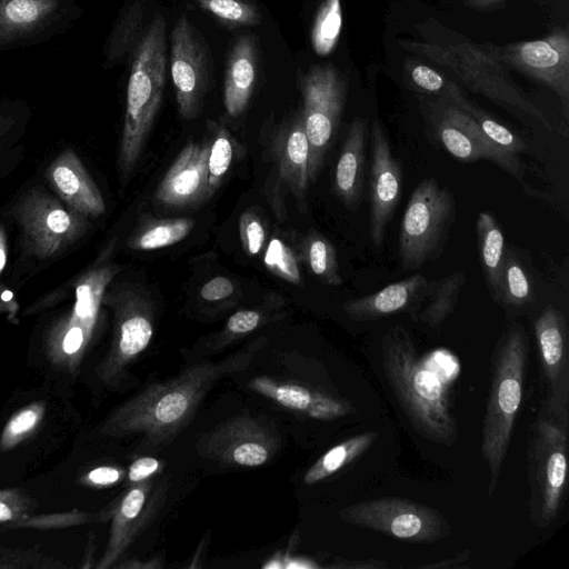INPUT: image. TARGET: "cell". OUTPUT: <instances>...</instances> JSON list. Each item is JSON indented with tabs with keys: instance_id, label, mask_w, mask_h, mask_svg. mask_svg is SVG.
Returning a JSON list of instances; mask_svg holds the SVG:
<instances>
[{
	"instance_id": "obj_1",
	"label": "cell",
	"mask_w": 569,
	"mask_h": 569,
	"mask_svg": "<svg viewBox=\"0 0 569 569\" xmlns=\"http://www.w3.org/2000/svg\"><path fill=\"white\" fill-rule=\"evenodd\" d=\"M266 341L260 337L221 360L200 361L171 379L147 386L118 406L102 422L99 433L114 438L138 436L142 450L168 446L191 422L212 387L246 370Z\"/></svg>"
},
{
	"instance_id": "obj_2",
	"label": "cell",
	"mask_w": 569,
	"mask_h": 569,
	"mask_svg": "<svg viewBox=\"0 0 569 569\" xmlns=\"http://www.w3.org/2000/svg\"><path fill=\"white\" fill-rule=\"evenodd\" d=\"M385 376L408 421L421 437L445 446L458 439L446 378L419 356L410 335L393 326L381 342Z\"/></svg>"
},
{
	"instance_id": "obj_3",
	"label": "cell",
	"mask_w": 569,
	"mask_h": 569,
	"mask_svg": "<svg viewBox=\"0 0 569 569\" xmlns=\"http://www.w3.org/2000/svg\"><path fill=\"white\" fill-rule=\"evenodd\" d=\"M527 366V335L521 326L513 325L501 337L492 357L491 386L482 425L480 452L488 467L489 497L496 490L508 453L522 401Z\"/></svg>"
},
{
	"instance_id": "obj_4",
	"label": "cell",
	"mask_w": 569,
	"mask_h": 569,
	"mask_svg": "<svg viewBox=\"0 0 569 569\" xmlns=\"http://www.w3.org/2000/svg\"><path fill=\"white\" fill-rule=\"evenodd\" d=\"M166 49V20L157 14L132 52L118 157L122 181L128 180L136 168L162 103Z\"/></svg>"
},
{
	"instance_id": "obj_5",
	"label": "cell",
	"mask_w": 569,
	"mask_h": 569,
	"mask_svg": "<svg viewBox=\"0 0 569 569\" xmlns=\"http://www.w3.org/2000/svg\"><path fill=\"white\" fill-rule=\"evenodd\" d=\"M400 46L439 67L456 83L509 110H515L553 131L556 128L510 77L506 66L488 49L472 42L401 40Z\"/></svg>"
},
{
	"instance_id": "obj_6",
	"label": "cell",
	"mask_w": 569,
	"mask_h": 569,
	"mask_svg": "<svg viewBox=\"0 0 569 569\" xmlns=\"http://www.w3.org/2000/svg\"><path fill=\"white\" fill-rule=\"evenodd\" d=\"M455 217L453 196L438 180L427 178L415 188L406 206L398 239L405 270H418L441 252Z\"/></svg>"
},
{
	"instance_id": "obj_7",
	"label": "cell",
	"mask_w": 569,
	"mask_h": 569,
	"mask_svg": "<svg viewBox=\"0 0 569 569\" xmlns=\"http://www.w3.org/2000/svg\"><path fill=\"white\" fill-rule=\"evenodd\" d=\"M568 422L539 418L529 448L530 518L549 527L562 508L568 483Z\"/></svg>"
},
{
	"instance_id": "obj_8",
	"label": "cell",
	"mask_w": 569,
	"mask_h": 569,
	"mask_svg": "<svg viewBox=\"0 0 569 569\" xmlns=\"http://www.w3.org/2000/svg\"><path fill=\"white\" fill-rule=\"evenodd\" d=\"M28 256L50 259L78 241L89 229L88 218L63 206L39 187L22 193L11 208Z\"/></svg>"
},
{
	"instance_id": "obj_9",
	"label": "cell",
	"mask_w": 569,
	"mask_h": 569,
	"mask_svg": "<svg viewBox=\"0 0 569 569\" xmlns=\"http://www.w3.org/2000/svg\"><path fill=\"white\" fill-rule=\"evenodd\" d=\"M102 305L113 311V337L94 373L101 383L114 387L149 346L153 336L154 312L149 298L127 284L107 290Z\"/></svg>"
},
{
	"instance_id": "obj_10",
	"label": "cell",
	"mask_w": 569,
	"mask_h": 569,
	"mask_svg": "<svg viewBox=\"0 0 569 569\" xmlns=\"http://www.w3.org/2000/svg\"><path fill=\"white\" fill-rule=\"evenodd\" d=\"M341 520L410 543H431L449 537L452 528L437 509L400 497L356 502L338 511Z\"/></svg>"
},
{
	"instance_id": "obj_11",
	"label": "cell",
	"mask_w": 569,
	"mask_h": 569,
	"mask_svg": "<svg viewBox=\"0 0 569 569\" xmlns=\"http://www.w3.org/2000/svg\"><path fill=\"white\" fill-rule=\"evenodd\" d=\"M302 116L309 141V180L319 176L343 111L347 83L331 63L311 67L300 78Z\"/></svg>"
},
{
	"instance_id": "obj_12",
	"label": "cell",
	"mask_w": 569,
	"mask_h": 569,
	"mask_svg": "<svg viewBox=\"0 0 569 569\" xmlns=\"http://www.w3.org/2000/svg\"><path fill=\"white\" fill-rule=\"evenodd\" d=\"M429 128L438 141L453 158L463 162L488 160L523 181L522 163L518 156L490 141L478 124L456 103L445 96L427 101Z\"/></svg>"
},
{
	"instance_id": "obj_13",
	"label": "cell",
	"mask_w": 569,
	"mask_h": 569,
	"mask_svg": "<svg viewBox=\"0 0 569 569\" xmlns=\"http://www.w3.org/2000/svg\"><path fill=\"white\" fill-rule=\"evenodd\" d=\"M276 429L249 416L222 421L197 441L198 455L224 467H259L280 449Z\"/></svg>"
},
{
	"instance_id": "obj_14",
	"label": "cell",
	"mask_w": 569,
	"mask_h": 569,
	"mask_svg": "<svg viewBox=\"0 0 569 569\" xmlns=\"http://www.w3.org/2000/svg\"><path fill=\"white\" fill-rule=\"evenodd\" d=\"M487 47L505 66L552 90L568 108L569 33L566 28L542 39Z\"/></svg>"
},
{
	"instance_id": "obj_15",
	"label": "cell",
	"mask_w": 569,
	"mask_h": 569,
	"mask_svg": "<svg viewBox=\"0 0 569 569\" xmlns=\"http://www.w3.org/2000/svg\"><path fill=\"white\" fill-rule=\"evenodd\" d=\"M170 59L179 114L192 120L201 112L211 72L207 47L184 14L171 32Z\"/></svg>"
},
{
	"instance_id": "obj_16",
	"label": "cell",
	"mask_w": 569,
	"mask_h": 569,
	"mask_svg": "<svg viewBox=\"0 0 569 569\" xmlns=\"http://www.w3.org/2000/svg\"><path fill=\"white\" fill-rule=\"evenodd\" d=\"M371 162L369 172V236L375 247H381L386 229L401 196L402 166L392 149L382 124L372 121L370 131Z\"/></svg>"
},
{
	"instance_id": "obj_17",
	"label": "cell",
	"mask_w": 569,
	"mask_h": 569,
	"mask_svg": "<svg viewBox=\"0 0 569 569\" xmlns=\"http://www.w3.org/2000/svg\"><path fill=\"white\" fill-rule=\"evenodd\" d=\"M535 335L547 386L548 411L568 422L569 353L563 313L547 306L535 321Z\"/></svg>"
},
{
	"instance_id": "obj_18",
	"label": "cell",
	"mask_w": 569,
	"mask_h": 569,
	"mask_svg": "<svg viewBox=\"0 0 569 569\" xmlns=\"http://www.w3.org/2000/svg\"><path fill=\"white\" fill-rule=\"evenodd\" d=\"M163 491L164 488H154L152 479L148 478L131 483L130 488L113 501L108 543L96 568L108 569L117 565L156 515Z\"/></svg>"
},
{
	"instance_id": "obj_19",
	"label": "cell",
	"mask_w": 569,
	"mask_h": 569,
	"mask_svg": "<svg viewBox=\"0 0 569 569\" xmlns=\"http://www.w3.org/2000/svg\"><path fill=\"white\" fill-rule=\"evenodd\" d=\"M214 191L208 182L207 146L188 142L160 181L156 202L169 209L199 204Z\"/></svg>"
},
{
	"instance_id": "obj_20",
	"label": "cell",
	"mask_w": 569,
	"mask_h": 569,
	"mask_svg": "<svg viewBox=\"0 0 569 569\" xmlns=\"http://www.w3.org/2000/svg\"><path fill=\"white\" fill-rule=\"evenodd\" d=\"M271 154L276 166V198L287 190L293 197L303 201L310 183L309 141L306 133L302 111L296 113L283 123L273 137Z\"/></svg>"
},
{
	"instance_id": "obj_21",
	"label": "cell",
	"mask_w": 569,
	"mask_h": 569,
	"mask_svg": "<svg viewBox=\"0 0 569 569\" xmlns=\"http://www.w3.org/2000/svg\"><path fill=\"white\" fill-rule=\"evenodd\" d=\"M248 387L278 405L312 419L333 420L355 412L348 401L302 382L259 376L251 379Z\"/></svg>"
},
{
	"instance_id": "obj_22",
	"label": "cell",
	"mask_w": 569,
	"mask_h": 569,
	"mask_svg": "<svg viewBox=\"0 0 569 569\" xmlns=\"http://www.w3.org/2000/svg\"><path fill=\"white\" fill-rule=\"evenodd\" d=\"M57 196L70 209L87 218H98L106 211L103 197L72 149L63 150L44 172Z\"/></svg>"
},
{
	"instance_id": "obj_23",
	"label": "cell",
	"mask_w": 569,
	"mask_h": 569,
	"mask_svg": "<svg viewBox=\"0 0 569 569\" xmlns=\"http://www.w3.org/2000/svg\"><path fill=\"white\" fill-rule=\"evenodd\" d=\"M429 282L422 274L415 273L375 293L347 300L342 309L353 321L376 320L406 311L423 299Z\"/></svg>"
},
{
	"instance_id": "obj_24",
	"label": "cell",
	"mask_w": 569,
	"mask_h": 569,
	"mask_svg": "<svg viewBox=\"0 0 569 569\" xmlns=\"http://www.w3.org/2000/svg\"><path fill=\"white\" fill-rule=\"evenodd\" d=\"M367 120L356 117L348 129L335 169L333 190L350 210H356L362 197L366 164Z\"/></svg>"
},
{
	"instance_id": "obj_25",
	"label": "cell",
	"mask_w": 569,
	"mask_h": 569,
	"mask_svg": "<svg viewBox=\"0 0 569 569\" xmlns=\"http://www.w3.org/2000/svg\"><path fill=\"white\" fill-rule=\"evenodd\" d=\"M258 71V51L251 34H241L231 47L224 71L223 103L227 113L242 114L253 93Z\"/></svg>"
},
{
	"instance_id": "obj_26",
	"label": "cell",
	"mask_w": 569,
	"mask_h": 569,
	"mask_svg": "<svg viewBox=\"0 0 569 569\" xmlns=\"http://www.w3.org/2000/svg\"><path fill=\"white\" fill-rule=\"evenodd\" d=\"M59 0H0V40L36 31L53 18Z\"/></svg>"
},
{
	"instance_id": "obj_27",
	"label": "cell",
	"mask_w": 569,
	"mask_h": 569,
	"mask_svg": "<svg viewBox=\"0 0 569 569\" xmlns=\"http://www.w3.org/2000/svg\"><path fill=\"white\" fill-rule=\"evenodd\" d=\"M480 264L492 298L499 301L505 260V238L493 214L487 210L477 217Z\"/></svg>"
},
{
	"instance_id": "obj_28",
	"label": "cell",
	"mask_w": 569,
	"mask_h": 569,
	"mask_svg": "<svg viewBox=\"0 0 569 569\" xmlns=\"http://www.w3.org/2000/svg\"><path fill=\"white\" fill-rule=\"evenodd\" d=\"M442 96L450 99L465 111L478 124L482 133L495 144L516 156L527 150V146L521 138L493 119L487 111L468 100L459 84L453 80H448L446 91Z\"/></svg>"
},
{
	"instance_id": "obj_29",
	"label": "cell",
	"mask_w": 569,
	"mask_h": 569,
	"mask_svg": "<svg viewBox=\"0 0 569 569\" xmlns=\"http://www.w3.org/2000/svg\"><path fill=\"white\" fill-rule=\"evenodd\" d=\"M377 438L378 432L366 431L336 445L306 471L303 483L311 486L335 475L367 451Z\"/></svg>"
},
{
	"instance_id": "obj_30",
	"label": "cell",
	"mask_w": 569,
	"mask_h": 569,
	"mask_svg": "<svg viewBox=\"0 0 569 569\" xmlns=\"http://www.w3.org/2000/svg\"><path fill=\"white\" fill-rule=\"evenodd\" d=\"M465 281L466 276L462 271L430 281L423 297L426 303L418 312V318L432 328L439 327L453 311Z\"/></svg>"
},
{
	"instance_id": "obj_31",
	"label": "cell",
	"mask_w": 569,
	"mask_h": 569,
	"mask_svg": "<svg viewBox=\"0 0 569 569\" xmlns=\"http://www.w3.org/2000/svg\"><path fill=\"white\" fill-rule=\"evenodd\" d=\"M193 226V220L189 218L153 220L141 226L127 246L139 251L169 247L184 239Z\"/></svg>"
},
{
	"instance_id": "obj_32",
	"label": "cell",
	"mask_w": 569,
	"mask_h": 569,
	"mask_svg": "<svg viewBox=\"0 0 569 569\" xmlns=\"http://www.w3.org/2000/svg\"><path fill=\"white\" fill-rule=\"evenodd\" d=\"M301 256L309 270L329 286H340V274L337 250L323 234L311 230L301 243Z\"/></svg>"
},
{
	"instance_id": "obj_33",
	"label": "cell",
	"mask_w": 569,
	"mask_h": 569,
	"mask_svg": "<svg viewBox=\"0 0 569 569\" xmlns=\"http://www.w3.org/2000/svg\"><path fill=\"white\" fill-rule=\"evenodd\" d=\"M207 146L208 182L216 191L229 171L234 157L236 140L230 132L214 121H208Z\"/></svg>"
},
{
	"instance_id": "obj_34",
	"label": "cell",
	"mask_w": 569,
	"mask_h": 569,
	"mask_svg": "<svg viewBox=\"0 0 569 569\" xmlns=\"http://www.w3.org/2000/svg\"><path fill=\"white\" fill-rule=\"evenodd\" d=\"M144 6L141 1L131 2L122 12L109 42L108 62L122 59L133 51L143 33Z\"/></svg>"
},
{
	"instance_id": "obj_35",
	"label": "cell",
	"mask_w": 569,
	"mask_h": 569,
	"mask_svg": "<svg viewBox=\"0 0 569 569\" xmlns=\"http://www.w3.org/2000/svg\"><path fill=\"white\" fill-rule=\"evenodd\" d=\"M341 28V1L323 0L311 29V44L318 56L331 53L339 40Z\"/></svg>"
},
{
	"instance_id": "obj_36",
	"label": "cell",
	"mask_w": 569,
	"mask_h": 569,
	"mask_svg": "<svg viewBox=\"0 0 569 569\" xmlns=\"http://www.w3.org/2000/svg\"><path fill=\"white\" fill-rule=\"evenodd\" d=\"M535 299V292L526 269L512 253L505 254L501 272L499 303L520 308Z\"/></svg>"
},
{
	"instance_id": "obj_37",
	"label": "cell",
	"mask_w": 569,
	"mask_h": 569,
	"mask_svg": "<svg viewBox=\"0 0 569 569\" xmlns=\"http://www.w3.org/2000/svg\"><path fill=\"white\" fill-rule=\"evenodd\" d=\"M227 28L258 26L261 14L251 0H194Z\"/></svg>"
},
{
	"instance_id": "obj_38",
	"label": "cell",
	"mask_w": 569,
	"mask_h": 569,
	"mask_svg": "<svg viewBox=\"0 0 569 569\" xmlns=\"http://www.w3.org/2000/svg\"><path fill=\"white\" fill-rule=\"evenodd\" d=\"M46 412L42 402H32L18 410L4 425L0 449L7 451L27 439L40 425Z\"/></svg>"
},
{
	"instance_id": "obj_39",
	"label": "cell",
	"mask_w": 569,
	"mask_h": 569,
	"mask_svg": "<svg viewBox=\"0 0 569 569\" xmlns=\"http://www.w3.org/2000/svg\"><path fill=\"white\" fill-rule=\"evenodd\" d=\"M269 319V312L262 309L239 310L230 316L223 329L213 339L210 348L220 350L234 340L257 330Z\"/></svg>"
},
{
	"instance_id": "obj_40",
	"label": "cell",
	"mask_w": 569,
	"mask_h": 569,
	"mask_svg": "<svg viewBox=\"0 0 569 569\" xmlns=\"http://www.w3.org/2000/svg\"><path fill=\"white\" fill-rule=\"evenodd\" d=\"M266 268L277 277L292 284L301 283L298 259L292 249L279 238H272L264 252Z\"/></svg>"
},
{
	"instance_id": "obj_41",
	"label": "cell",
	"mask_w": 569,
	"mask_h": 569,
	"mask_svg": "<svg viewBox=\"0 0 569 569\" xmlns=\"http://www.w3.org/2000/svg\"><path fill=\"white\" fill-rule=\"evenodd\" d=\"M113 510V502L99 511L98 513H89L83 511H70L53 515H31L19 527L37 528V529H52L66 528L70 526L84 525L88 522H103L111 519Z\"/></svg>"
},
{
	"instance_id": "obj_42",
	"label": "cell",
	"mask_w": 569,
	"mask_h": 569,
	"mask_svg": "<svg viewBox=\"0 0 569 569\" xmlns=\"http://www.w3.org/2000/svg\"><path fill=\"white\" fill-rule=\"evenodd\" d=\"M36 509V502L21 489H0V525L19 527Z\"/></svg>"
},
{
	"instance_id": "obj_43",
	"label": "cell",
	"mask_w": 569,
	"mask_h": 569,
	"mask_svg": "<svg viewBox=\"0 0 569 569\" xmlns=\"http://www.w3.org/2000/svg\"><path fill=\"white\" fill-rule=\"evenodd\" d=\"M1 569H57L67 568V565L58 559L33 549H12L0 546Z\"/></svg>"
},
{
	"instance_id": "obj_44",
	"label": "cell",
	"mask_w": 569,
	"mask_h": 569,
	"mask_svg": "<svg viewBox=\"0 0 569 569\" xmlns=\"http://www.w3.org/2000/svg\"><path fill=\"white\" fill-rule=\"evenodd\" d=\"M239 233L242 249L248 256H256L261 251L266 240V229L256 212L248 210L241 214Z\"/></svg>"
},
{
	"instance_id": "obj_45",
	"label": "cell",
	"mask_w": 569,
	"mask_h": 569,
	"mask_svg": "<svg viewBox=\"0 0 569 569\" xmlns=\"http://www.w3.org/2000/svg\"><path fill=\"white\" fill-rule=\"evenodd\" d=\"M410 81L423 92L442 96L449 78L428 64L411 63L408 69Z\"/></svg>"
},
{
	"instance_id": "obj_46",
	"label": "cell",
	"mask_w": 569,
	"mask_h": 569,
	"mask_svg": "<svg viewBox=\"0 0 569 569\" xmlns=\"http://www.w3.org/2000/svg\"><path fill=\"white\" fill-rule=\"evenodd\" d=\"M234 292L233 282L227 277H214L207 281L200 289V297L210 302L229 298Z\"/></svg>"
},
{
	"instance_id": "obj_47",
	"label": "cell",
	"mask_w": 569,
	"mask_h": 569,
	"mask_svg": "<svg viewBox=\"0 0 569 569\" xmlns=\"http://www.w3.org/2000/svg\"><path fill=\"white\" fill-rule=\"evenodd\" d=\"M123 471L111 466H101L91 469L82 478L81 482L93 487H106L118 482Z\"/></svg>"
},
{
	"instance_id": "obj_48",
	"label": "cell",
	"mask_w": 569,
	"mask_h": 569,
	"mask_svg": "<svg viewBox=\"0 0 569 569\" xmlns=\"http://www.w3.org/2000/svg\"><path fill=\"white\" fill-rule=\"evenodd\" d=\"M161 462L152 457H141L134 460L128 471L130 483L140 482L156 473Z\"/></svg>"
},
{
	"instance_id": "obj_49",
	"label": "cell",
	"mask_w": 569,
	"mask_h": 569,
	"mask_svg": "<svg viewBox=\"0 0 569 569\" xmlns=\"http://www.w3.org/2000/svg\"><path fill=\"white\" fill-rule=\"evenodd\" d=\"M467 7L478 11L493 10L508 0H460Z\"/></svg>"
},
{
	"instance_id": "obj_50",
	"label": "cell",
	"mask_w": 569,
	"mask_h": 569,
	"mask_svg": "<svg viewBox=\"0 0 569 569\" xmlns=\"http://www.w3.org/2000/svg\"><path fill=\"white\" fill-rule=\"evenodd\" d=\"M8 256L7 234L3 227L0 224V276L6 267Z\"/></svg>"
},
{
	"instance_id": "obj_51",
	"label": "cell",
	"mask_w": 569,
	"mask_h": 569,
	"mask_svg": "<svg viewBox=\"0 0 569 569\" xmlns=\"http://www.w3.org/2000/svg\"><path fill=\"white\" fill-rule=\"evenodd\" d=\"M470 558V551H465L463 553H460L458 556H456L451 561V559H449L451 561V563H448V561H445V562H439V563H432V565H427L425 567H428V568H445V567H448V568H452V567H459V565H457L456 562H461L462 561H467L468 559Z\"/></svg>"
},
{
	"instance_id": "obj_52",
	"label": "cell",
	"mask_w": 569,
	"mask_h": 569,
	"mask_svg": "<svg viewBox=\"0 0 569 569\" xmlns=\"http://www.w3.org/2000/svg\"><path fill=\"white\" fill-rule=\"evenodd\" d=\"M17 306V303L13 300V295L10 290L7 288H2L0 290V308L1 310H7L9 313H12L10 306Z\"/></svg>"
},
{
	"instance_id": "obj_53",
	"label": "cell",
	"mask_w": 569,
	"mask_h": 569,
	"mask_svg": "<svg viewBox=\"0 0 569 569\" xmlns=\"http://www.w3.org/2000/svg\"><path fill=\"white\" fill-rule=\"evenodd\" d=\"M159 560H151L149 563H140L137 560L126 561L123 563L116 565V568H162L161 563H158Z\"/></svg>"
}]
</instances>
